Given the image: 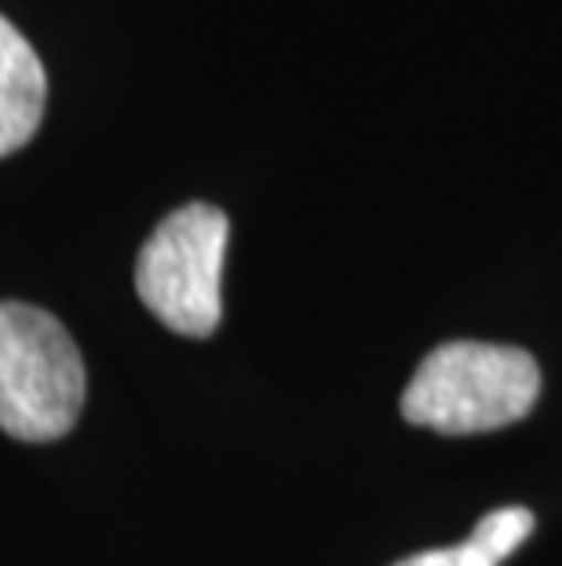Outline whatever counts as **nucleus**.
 Segmentation results:
<instances>
[{"instance_id": "obj_4", "label": "nucleus", "mask_w": 562, "mask_h": 566, "mask_svg": "<svg viewBox=\"0 0 562 566\" xmlns=\"http://www.w3.org/2000/svg\"><path fill=\"white\" fill-rule=\"evenodd\" d=\"M47 99V77L30 41L0 15V158L38 136Z\"/></svg>"}, {"instance_id": "obj_5", "label": "nucleus", "mask_w": 562, "mask_h": 566, "mask_svg": "<svg viewBox=\"0 0 562 566\" xmlns=\"http://www.w3.org/2000/svg\"><path fill=\"white\" fill-rule=\"evenodd\" d=\"M530 534H533V512L511 504V509H497L483 515L468 541L489 563H505Z\"/></svg>"}, {"instance_id": "obj_6", "label": "nucleus", "mask_w": 562, "mask_h": 566, "mask_svg": "<svg viewBox=\"0 0 562 566\" xmlns=\"http://www.w3.org/2000/svg\"><path fill=\"white\" fill-rule=\"evenodd\" d=\"M394 566H497V563H489L471 541H464L457 548H432V552H421V556H410Z\"/></svg>"}, {"instance_id": "obj_2", "label": "nucleus", "mask_w": 562, "mask_h": 566, "mask_svg": "<svg viewBox=\"0 0 562 566\" xmlns=\"http://www.w3.org/2000/svg\"><path fill=\"white\" fill-rule=\"evenodd\" d=\"M85 395V358L63 322L0 300V431L19 442H55L77 424Z\"/></svg>"}, {"instance_id": "obj_1", "label": "nucleus", "mask_w": 562, "mask_h": 566, "mask_svg": "<svg viewBox=\"0 0 562 566\" xmlns=\"http://www.w3.org/2000/svg\"><path fill=\"white\" fill-rule=\"evenodd\" d=\"M541 395L533 355L505 344L453 340L424 358L402 395V417L442 436H478L522 420Z\"/></svg>"}, {"instance_id": "obj_3", "label": "nucleus", "mask_w": 562, "mask_h": 566, "mask_svg": "<svg viewBox=\"0 0 562 566\" xmlns=\"http://www.w3.org/2000/svg\"><path fill=\"white\" fill-rule=\"evenodd\" d=\"M231 223L216 205L194 201L169 212L136 260V293L179 336H212L223 318L220 279Z\"/></svg>"}]
</instances>
